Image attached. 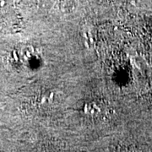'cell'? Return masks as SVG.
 Wrapping results in <instances>:
<instances>
[{
  "mask_svg": "<svg viewBox=\"0 0 152 152\" xmlns=\"http://www.w3.org/2000/svg\"><path fill=\"white\" fill-rule=\"evenodd\" d=\"M14 0H0V19H3L4 12H7L9 10V9L10 8L11 4L13 3ZM1 24H0V30L3 27H1Z\"/></svg>",
  "mask_w": 152,
  "mask_h": 152,
  "instance_id": "6da1fadb",
  "label": "cell"
}]
</instances>
